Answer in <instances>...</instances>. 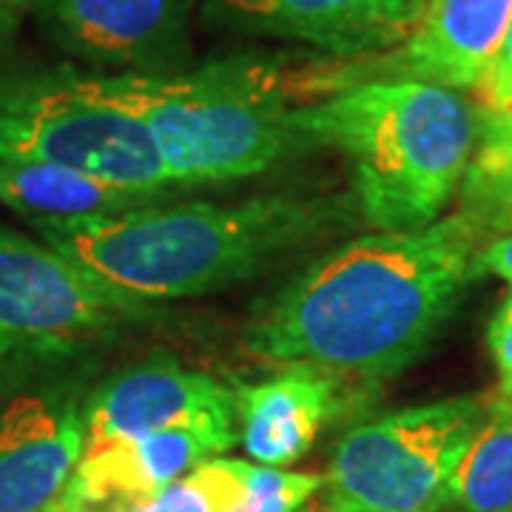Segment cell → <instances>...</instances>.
I'll use <instances>...</instances> for the list:
<instances>
[{
  "label": "cell",
  "instance_id": "obj_1",
  "mask_svg": "<svg viewBox=\"0 0 512 512\" xmlns=\"http://www.w3.org/2000/svg\"><path fill=\"white\" fill-rule=\"evenodd\" d=\"M490 228L458 208L319 256L254 313L242 348L276 365L384 382L419 359L476 282Z\"/></svg>",
  "mask_w": 512,
  "mask_h": 512
},
{
  "label": "cell",
  "instance_id": "obj_2",
  "mask_svg": "<svg viewBox=\"0 0 512 512\" xmlns=\"http://www.w3.org/2000/svg\"><path fill=\"white\" fill-rule=\"evenodd\" d=\"M345 222L342 200L268 194L234 205L148 202L114 217L35 225L40 242L143 305L251 279Z\"/></svg>",
  "mask_w": 512,
  "mask_h": 512
},
{
  "label": "cell",
  "instance_id": "obj_3",
  "mask_svg": "<svg viewBox=\"0 0 512 512\" xmlns=\"http://www.w3.org/2000/svg\"><path fill=\"white\" fill-rule=\"evenodd\" d=\"M299 148H333L353 165L356 205L376 231H416L444 217L476 151V109L456 89L370 77L296 106Z\"/></svg>",
  "mask_w": 512,
  "mask_h": 512
},
{
  "label": "cell",
  "instance_id": "obj_4",
  "mask_svg": "<svg viewBox=\"0 0 512 512\" xmlns=\"http://www.w3.org/2000/svg\"><path fill=\"white\" fill-rule=\"evenodd\" d=\"M94 83L146 128L171 185L245 180L302 151L291 128V74L265 63L111 72Z\"/></svg>",
  "mask_w": 512,
  "mask_h": 512
},
{
  "label": "cell",
  "instance_id": "obj_5",
  "mask_svg": "<svg viewBox=\"0 0 512 512\" xmlns=\"http://www.w3.org/2000/svg\"><path fill=\"white\" fill-rule=\"evenodd\" d=\"M0 160L66 165L154 197L174 188L137 117L74 69L0 77Z\"/></svg>",
  "mask_w": 512,
  "mask_h": 512
},
{
  "label": "cell",
  "instance_id": "obj_6",
  "mask_svg": "<svg viewBox=\"0 0 512 512\" xmlns=\"http://www.w3.org/2000/svg\"><path fill=\"white\" fill-rule=\"evenodd\" d=\"M493 396L470 393L384 413L336 441L328 512H441Z\"/></svg>",
  "mask_w": 512,
  "mask_h": 512
},
{
  "label": "cell",
  "instance_id": "obj_7",
  "mask_svg": "<svg viewBox=\"0 0 512 512\" xmlns=\"http://www.w3.org/2000/svg\"><path fill=\"white\" fill-rule=\"evenodd\" d=\"M151 311L46 242L0 225V362L72 353Z\"/></svg>",
  "mask_w": 512,
  "mask_h": 512
},
{
  "label": "cell",
  "instance_id": "obj_8",
  "mask_svg": "<svg viewBox=\"0 0 512 512\" xmlns=\"http://www.w3.org/2000/svg\"><path fill=\"white\" fill-rule=\"evenodd\" d=\"M43 29L72 55L126 72L165 74L188 52L191 0H32Z\"/></svg>",
  "mask_w": 512,
  "mask_h": 512
},
{
  "label": "cell",
  "instance_id": "obj_9",
  "mask_svg": "<svg viewBox=\"0 0 512 512\" xmlns=\"http://www.w3.org/2000/svg\"><path fill=\"white\" fill-rule=\"evenodd\" d=\"M427 0H208V18L299 40L336 57H379L413 35Z\"/></svg>",
  "mask_w": 512,
  "mask_h": 512
},
{
  "label": "cell",
  "instance_id": "obj_10",
  "mask_svg": "<svg viewBox=\"0 0 512 512\" xmlns=\"http://www.w3.org/2000/svg\"><path fill=\"white\" fill-rule=\"evenodd\" d=\"M208 419H237V390L171 359L143 362L94 390L83 410V450Z\"/></svg>",
  "mask_w": 512,
  "mask_h": 512
},
{
  "label": "cell",
  "instance_id": "obj_11",
  "mask_svg": "<svg viewBox=\"0 0 512 512\" xmlns=\"http://www.w3.org/2000/svg\"><path fill=\"white\" fill-rule=\"evenodd\" d=\"M512 0H427L413 35L359 69L345 86L370 77H407L444 89H478L510 32Z\"/></svg>",
  "mask_w": 512,
  "mask_h": 512
},
{
  "label": "cell",
  "instance_id": "obj_12",
  "mask_svg": "<svg viewBox=\"0 0 512 512\" xmlns=\"http://www.w3.org/2000/svg\"><path fill=\"white\" fill-rule=\"evenodd\" d=\"M234 444L237 419H208L92 447L83 450L63 493L80 512H97L126 498L157 493Z\"/></svg>",
  "mask_w": 512,
  "mask_h": 512
},
{
  "label": "cell",
  "instance_id": "obj_13",
  "mask_svg": "<svg viewBox=\"0 0 512 512\" xmlns=\"http://www.w3.org/2000/svg\"><path fill=\"white\" fill-rule=\"evenodd\" d=\"M86 447L83 410L57 393H18L0 407V512L46 510Z\"/></svg>",
  "mask_w": 512,
  "mask_h": 512
},
{
  "label": "cell",
  "instance_id": "obj_14",
  "mask_svg": "<svg viewBox=\"0 0 512 512\" xmlns=\"http://www.w3.org/2000/svg\"><path fill=\"white\" fill-rule=\"evenodd\" d=\"M336 404V376L311 365H285L265 382L239 387L242 450L262 467H288L311 450Z\"/></svg>",
  "mask_w": 512,
  "mask_h": 512
},
{
  "label": "cell",
  "instance_id": "obj_15",
  "mask_svg": "<svg viewBox=\"0 0 512 512\" xmlns=\"http://www.w3.org/2000/svg\"><path fill=\"white\" fill-rule=\"evenodd\" d=\"M160 197L123 188L66 165L0 160V202L35 225L114 217Z\"/></svg>",
  "mask_w": 512,
  "mask_h": 512
},
{
  "label": "cell",
  "instance_id": "obj_16",
  "mask_svg": "<svg viewBox=\"0 0 512 512\" xmlns=\"http://www.w3.org/2000/svg\"><path fill=\"white\" fill-rule=\"evenodd\" d=\"M447 510L512 512V396H493L458 464Z\"/></svg>",
  "mask_w": 512,
  "mask_h": 512
},
{
  "label": "cell",
  "instance_id": "obj_17",
  "mask_svg": "<svg viewBox=\"0 0 512 512\" xmlns=\"http://www.w3.org/2000/svg\"><path fill=\"white\" fill-rule=\"evenodd\" d=\"M478 137L461 183V208L476 214L490 234L512 228V111H476Z\"/></svg>",
  "mask_w": 512,
  "mask_h": 512
},
{
  "label": "cell",
  "instance_id": "obj_18",
  "mask_svg": "<svg viewBox=\"0 0 512 512\" xmlns=\"http://www.w3.org/2000/svg\"><path fill=\"white\" fill-rule=\"evenodd\" d=\"M245 464L239 458H208L163 490L117 501L109 512H228L242 495Z\"/></svg>",
  "mask_w": 512,
  "mask_h": 512
},
{
  "label": "cell",
  "instance_id": "obj_19",
  "mask_svg": "<svg viewBox=\"0 0 512 512\" xmlns=\"http://www.w3.org/2000/svg\"><path fill=\"white\" fill-rule=\"evenodd\" d=\"M322 490L313 473H291L282 467L245 464V484L228 512H296Z\"/></svg>",
  "mask_w": 512,
  "mask_h": 512
},
{
  "label": "cell",
  "instance_id": "obj_20",
  "mask_svg": "<svg viewBox=\"0 0 512 512\" xmlns=\"http://www.w3.org/2000/svg\"><path fill=\"white\" fill-rule=\"evenodd\" d=\"M487 348L498 373V396H512V291L501 299L487 325Z\"/></svg>",
  "mask_w": 512,
  "mask_h": 512
},
{
  "label": "cell",
  "instance_id": "obj_21",
  "mask_svg": "<svg viewBox=\"0 0 512 512\" xmlns=\"http://www.w3.org/2000/svg\"><path fill=\"white\" fill-rule=\"evenodd\" d=\"M478 274H493L512 291V228L498 231L478 251Z\"/></svg>",
  "mask_w": 512,
  "mask_h": 512
},
{
  "label": "cell",
  "instance_id": "obj_22",
  "mask_svg": "<svg viewBox=\"0 0 512 512\" xmlns=\"http://www.w3.org/2000/svg\"><path fill=\"white\" fill-rule=\"evenodd\" d=\"M512 86V23H510V32L504 37V43H501V49H498V55H495L493 66H490V72L484 77V83L478 86L476 92L481 94V100L487 103V100H495L501 92H507Z\"/></svg>",
  "mask_w": 512,
  "mask_h": 512
},
{
  "label": "cell",
  "instance_id": "obj_23",
  "mask_svg": "<svg viewBox=\"0 0 512 512\" xmlns=\"http://www.w3.org/2000/svg\"><path fill=\"white\" fill-rule=\"evenodd\" d=\"M12 26H15V6H9V9H0V40L12 32Z\"/></svg>",
  "mask_w": 512,
  "mask_h": 512
},
{
  "label": "cell",
  "instance_id": "obj_24",
  "mask_svg": "<svg viewBox=\"0 0 512 512\" xmlns=\"http://www.w3.org/2000/svg\"><path fill=\"white\" fill-rule=\"evenodd\" d=\"M481 106H487V109H507L512 111V86L507 92H501L495 100H487V103H481Z\"/></svg>",
  "mask_w": 512,
  "mask_h": 512
},
{
  "label": "cell",
  "instance_id": "obj_25",
  "mask_svg": "<svg viewBox=\"0 0 512 512\" xmlns=\"http://www.w3.org/2000/svg\"><path fill=\"white\" fill-rule=\"evenodd\" d=\"M40 512H80V510H77L72 501L66 498V493H60V498H55L46 510H40Z\"/></svg>",
  "mask_w": 512,
  "mask_h": 512
},
{
  "label": "cell",
  "instance_id": "obj_26",
  "mask_svg": "<svg viewBox=\"0 0 512 512\" xmlns=\"http://www.w3.org/2000/svg\"><path fill=\"white\" fill-rule=\"evenodd\" d=\"M23 0H0V9H9V6H18Z\"/></svg>",
  "mask_w": 512,
  "mask_h": 512
}]
</instances>
